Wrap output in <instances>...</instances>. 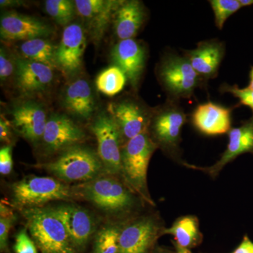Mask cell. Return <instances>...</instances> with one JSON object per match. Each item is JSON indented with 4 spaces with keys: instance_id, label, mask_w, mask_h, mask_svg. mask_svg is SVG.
Returning a JSON list of instances; mask_svg holds the SVG:
<instances>
[{
    "instance_id": "22",
    "label": "cell",
    "mask_w": 253,
    "mask_h": 253,
    "mask_svg": "<svg viewBox=\"0 0 253 253\" xmlns=\"http://www.w3.org/2000/svg\"><path fill=\"white\" fill-rule=\"evenodd\" d=\"M63 103L70 113L83 119H89L95 111L94 95L89 83L78 79L68 84Z\"/></svg>"
},
{
    "instance_id": "37",
    "label": "cell",
    "mask_w": 253,
    "mask_h": 253,
    "mask_svg": "<svg viewBox=\"0 0 253 253\" xmlns=\"http://www.w3.org/2000/svg\"><path fill=\"white\" fill-rule=\"evenodd\" d=\"M174 246H175L176 253H192L190 251L189 249H184L181 248L180 246L176 245L175 243H174Z\"/></svg>"
},
{
    "instance_id": "13",
    "label": "cell",
    "mask_w": 253,
    "mask_h": 253,
    "mask_svg": "<svg viewBox=\"0 0 253 253\" xmlns=\"http://www.w3.org/2000/svg\"><path fill=\"white\" fill-rule=\"evenodd\" d=\"M51 28L44 21L27 15L8 12L0 21V36L6 41H27L45 38L51 34Z\"/></svg>"
},
{
    "instance_id": "30",
    "label": "cell",
    "mask_w": 253,
    "mask_h": 253,
    "mask_svg": "<svg viewBox=\"0 0 253 253\" xmlns=\"http://www.w3.org/2000/svg\"><path fill=\"white\" fill-rule=\"evenodd\" d=\"M220 91L221 93H229L238 98L240 104L248 106L253 113V89L249 86L239 88L236 84L229 85L224 83L220 86Z\"/></svg>"
},
{
    "instance_id": "16",
    "label": "cell",
    "mask_w": 253,
    "mask_h": 253,
    "mask_svg": "<svg viewBox=\"0 0 253 253\" xmlns=\"http://www.w3.org/2000/svg\"><path fill=\"white\" fill-rule=\"evenodd\" d=\"M111 58L116 66L126 75L131 85L136 88L146 65V51L144 46L134 39L120 41L113 48Z\"/></svg>"
},
{
    "instance_id": "26",
    "label": "cell",
    "mask_w": 253,
    "mask_h": 253,
    "mask_svg": "<svg viewBox=\"0 0 253 253\" xmlns=\"http://www.w3.org/2000/svg\"><path fill=\"white\" fill-rule=\"evenodd\" d=\"M44 8L48 15L63 26L72 21L76 11L75 1L70 0H46Z\"/></svg>"
},
{
    "instance_id": "15",
    "label": "cell",
    "mask_w": 253,
    "mask_h": 253,
    "mask_svg": "<svg viewBox=\"0 0 253 253\" xmlns=\"http://www.w3.org/2000/svg\"><path fill=\"white\" fill-rule=\"evenodd\" d=\"M16 61V84L23 94L37 96L49 90L54 78L53 68L22 58Z\"/></svg>"
},
{
    "instance_id": "5",
    "label": "cell",
    "mask_w": 253,
    "mask_h": 253,
    "mask_svg": "<svg viewBox=\"0 0 253 253\" xmlns=\"http://www.w3.org/2000/svg\"><path fill=\"white\" fill-rule=\"evenodd\" d=\"M79 196L105 212L113 214L130 211L135 198L129 187L113 176H99L78 188Z\"/></svg>"
},
{
    "instance_id": "14",
    "label": "cell",
    "mask_w": 253,
    "mask_h": 253,
    "mask_svg": "<svg viewBox=\"0 0 253 253\" xmlns=\"http://www.w3.org/2000/svg\"><path fill=\"white\" fill-rule=\"evenodd\" d=\"M86 46V37L83 27L78 23L68 25L56 53L58 67L66 73L77 72L83 64Z\"/></svg>"
},
{
    "instance_id": "24",
    "label": "cell",
    "mask_w": 253,
    "mask_h": 253,
    "mask_svg": "<svg viewBox=\"0 0 253 253\" xmlns=\"http://www.w3.org/2000/svg\"><path fill=\"white\" fill-rule=\"evenodd\" d=\"M56 49L57 46L45 38L24 41L19 46L22 59L42 63L54 70L59 68L56 63Z\"/></svg>"
},
{
    "instance_id": "32",
    "label": "cell",
    "mask_w": 253,
    "mask_h": 253,
    "mask_svg": "<svg viewBox=\"0 0 253 253\" xmlns=\"http://www.w3.org/2000/svg\"><path fill=\"white\" fill-rule=\"evenodd\" d=\"M16 61H14L12 58L5 51L4 48L1 47L0 50V79L1 82L8 81L12 76L13 73L16 72Z\"/></svg>"
},
{
    "instance_id": "18",
    "label": "cell",
    "mask_w": 253,
    "mask_h": 253,
    "mask_svg": "<svg viewBox=\"0 0 253 253\" xmlns=\"http://www.w3.org/2000/svg\"><path fill=\"white\" fill-rule=\"evenodd\" d=\"M245 153L253 154V117L242 126L233 128L229 132L227 147L217 163L208 168H197L187 165L189 167L206 172L215 177L226 165Z\"/></svg>"
},
{
    "instance_id": "27",
    "label": "cell",
    "mask_w": 253,
    "mask_h": 253,
    "mask_svg": "<svg viewBox=\"0 0 253 253\" xmlns=\"http://www.w3.org/2000/svg\"><path fill=\"white\" fill-rule=\"evenodd\" d=\"M120 230L115 226H106L96 237L94 253H118Z\"/></svg>"
},
{
    "instance_id": "17",
    "label": "cell",
    "mask_w": 253,
    "mask_h": 253,
    "mask_svg": "<svg viewBox=\"0 0 253 253\" xmlns=\"http://www.w3.org/2000/svg\"><path fill=\"white\" fill-rule=\"evenodd\" d=\"M11 115V125L22 137L32 143H38L42 139L48 119L41 105L23 103L13 109Z\"/></svg>"
},
{
    "instance_id": "39",
    "label": "cell",
    "mask_w": 253,
    "mask_h": 253,
    "mask_svg": "<svg viewBox=\"0 0 253 253\" xmlns=\"http://www.w3.org/2000/svg\"><path fill=\"white\" fill-rule=\"evenodd\" d=\"M249 87L253 89V67L251 68V73H250V83Z\"/></svg>"
},
{
    "instance_id": "31",
    "label": "cell",
    "mask_w": 253,
    "mask_h": 253,
    "mask_svg": "<svg viewBox=\"0 0 253 253\" xmlns=\"http://www.w3.org/2000/svg\"><path fill=\"white\" fill-rule=\"evenodd\" d=\"M27 228L21 229L15 240V253H38L36 244L28 234Z\"/></svg>"
},
{
    "instance_id": "1",
    "label": "cell",
    "mask_w": 253,
    "mask_h": 253,
    "mask_svg": "<svg viewBox=\"0 0 253 253\" xmlns=\"http://www.w3.org/2000/svg\"><path fill=\"white\" fill-rule=\"evenodd\" d=\"M26 228L41 253H76L63 223L51 208L22 209Z\"/></svg>"
},
{
    "instance_id": "21",
    "label": "cell",
    "mask_w": 253,
    "mask_h": 253,
    "mask_svg": "<svg viewBox=\"0 0 253 253\" xmlns=\"http://www.w3.org/2000/svg\"><path fill=\"white\" fill-rule=\"evenodd\" d=\"M146 17L144 5L137 0L123 1L113 16L114 30L120 41L134 39Z\"/></svg>"
},
{
    "instance_id": "10",
    "label": "cell",
    "mask_w": 253,
    "mask_h": 253,
    "mask_svg": "<svg viewBox=\"0 0 253 253\" xmlns=\"http://www.w3.org/2000/svg\"><path fill=\"white\" fill-rule=\"evenodd\" d=\"M84 139V131L71 118L53 114L48 118L42 140L49 152L54 153L77 146Z\"/></svg>"
},
{
    "instance_id": "28",
    "label": "cell",
    "mask_w": 253,
    "mask_h": 253,
    "mask_svg": "<svg viewBox=\"0 0 253 253\" xmlns=\"http://www.w3.org/2000/svg\"><path fill=\"white\" fill-rule=\"evenodd\" d=\"M209 2L214 12L216 26L219 30L222 29L231 15L243 7L239 0H211Z\"/></svg>"
},
{
    "instance_id": "29",
    "label": "cell",
    "mask_w": 253,
    "mask_h": 253,
    "mask_svg": "<svg viewBox=\"0 0 253 253\" xmlns=\"http://www.w3.org/2000/svg\"><path fill=\"white\" fill-rule=\"evenodd\" d=\"M0 211V249L1 252H6L10 229L12 227L16 217L12 211L4 204H1Z\"/></svg>"
},
{
    "instance_id": "9",
    "label": "cell",
    "mask_w": 253,
    "mask_h": 253,
    "mask_svg": "<svg viewBox=\"0 0 253 253\" xmlns=\"http://www.w3.org/2000/svg\"><path fill=\"white\" fill-rule=\"evenodd\" d=\"M51 208L63 223L74 249L82 251L95 231L94 218L90 213L72 204L59 205Z\"/></svg>"
},
{
    "instance_id": "36",
    "label": "cell",
    "mask_w": 253,
    "mask_h": 253,
    "mask_svg": "<svg viewBox=\"0 0 253 253\" xmlns=\"http://www.w3.org/2000/svg\"><path fill=\"white\" fill-rule=\"evenodd\" d=\"M21 4L23 3L19 1H6V0L0 1L1 6H15V5H21Z\"/></svg>"
},
{
    "instance_id": "34",
    "label": "cell",
    "mask_w": 253,
    "mask_h": 253,
    "mask_svg": "<svg viewBox=\"0 0 253 253\" xmlns=\"http://www.w3.org/2000/svg\"><path fill=\"white\" fill-rule=\"evenodd\" d=\"M11 125L9 121L1 116L0 120V140L1 142L6 143L9 146L11 143Z\"/></svg>"
},
{
    "instance_id": "3",
    "label": "cell",
    "mask_w": 253,
    "mask_h": 253,
    "mask_svg": "<svg viewBox=\"0 0 253 253\" xmlns=\"http://www.w3.org/2000/svg\"><path fill=\"white\" fill-rule=\"evenodd\" d=\"M41 167L64 182H87L104 171L97 153L78 145L65 150L54 161Z\"/></svg>"
},
{
    "instance_id": "19",
    "label": "cell",
    "mask_w": 253,
    "mask_h": 253,
    "mask_svg": "<svg viewBox=\"0 0 253 253\" xmlns=\"http://www.w3.org/2000/svg\"><path fill=\"white\" fill-rule=\"evenodd\" d=\"M224 53V44L217 40H212L201 42L194 49L186 51L185 57L196 72L203 79L208 80L217 76Z\"/></svg>"
},
{
    "instance_id": "7",
    "label": "cell",
    "mask_w": 253,
    "mask_h": 253,
    "mask_svg": "<svg viewBox=\"0 0 253 253\" xmlns=\"http://www.w3.org/2000/svg\"><path fill=\"white\" fill-rule=\"evenodd\" d=\"M91 129L97 141L98 156L109 175L121 173V131L110 114L101 113L95 120Z\"/></svg>"
},
{
    "instance_id": "40",
    "label": "cell",
    "mask_w": 253,
    "mask_h": 253,
    "mask_svg": "<svg viewBox=\"0 0 253 253\" xmlns=\"http://www.w3.org/2000/svg\"><path fill=\"white\" fill-rule=\"evenodd\" d=\"M156 253H169L167 252V251H158V252H156Z\"/></svg>"
},
{
    "instance_id": "12",
    "label": "cell",
    "mask_w": 253,
    "mask_h": 253,
    "mask_svg": "<svg viewBox=\"0 0 253 253\" xmlns=\"http://www.w3.org/2000/svg\"><path fill=\"white\" fill-rule=\"evenodd\" d=\"M109 111L126 142L148 130L152 116L139 102L131 99L111 104Z\"/></svg>"
},
{
    "instance_id": "23",
    "label": "cell",
    "mask_w": 253,
    "mask_h": 253,
    "mask_svg": "<svg viewBox=\"0 0 253 253\" xmlns=\"http://www.w3.org/2000/svg\"><path fill=\"white\" fill-rule=\"evenodd\" d=\"M162 234L174 236L175 244L186 249L196 247L202 241L199 219L196 216L178 218L170 227L165 229Z\"/></svg>"
},
{
    "instance_id": "33",
    "label": "cell",
    "mask_w": 253,
    "mask_h": 253,
    "mask_svg": "<svg viewBox=\"0 0 253 253\" xmlns=\"http://www.w3.org/2000/svg\"><path fill=\"white\" fill-rule=\"evenodd\" d=\"M13 168L12 149L11 146H5L0 150V173L8 175Z\"/></svg>"
},
{
    "instance_id": "25",
    "label": "cell",
    "mask_w": 253,
    "mask_h": 253,
    "mask_svg": "<svg viewBox=\"0 0 253 253\" xmlns=\"http://www.w3.org/2000/svg\"><path fill=\"white\" fill-rule=\"evenodd\" d=\"M126 80L125 73L115 65L100 73L96 78V87L102 94L115 96L124 89Z\"/></svg>"
},
{
    "instance_id": "35",
    "label": "cell",
    "mask_w": 253,
    "mask_h": 253,
    "mask_svg": "<svg viewBox=\"0 0 253 253\" xmlns=\"http://www.w3.org/2000/svg\"><path fill=\"white\" fill-rule=\"evenodd\" d=\"M231 253H253V243L249 236H245L242 242Z\"/></svg>"
},
{
    "instance_id": "38",
    "label": "cell",
    "mask_w": 253,
    "mask_h": 253,
    "mask_svg": "<svg viewBox=\"0 0 253 253\" xmlns=\"http://www.w3.org/2000/svg\"><path fill=\"white\" fill-rule=\"evenodd\" d=\"M242 6H250L253 4V0H239Z\"/></svg>"
},
{
    "instance_id": "2",
    "label": "cell",
    "mask_w": 253,
    "mask_h": 253,
    "mask_svg": "<svg viewBox=\"0 0 253 253\" xmlns=\"http://www.w3.org/2000/svg\"><path fill=\"white\" fill-rule=\"evenodd\" d=\"M157 148L146 130L126 142L121 157V173L128 187L151 205L154 203L148 190L147 170L151 156Z\"/></svg>"
},
{
    "instance_id": "8",
    "label": "cell",
    "mask_w": 253,
    "mask_h": 253,
    "mask_svg": "<svg viewBox=\"0 0 253 253\" xmlns=\"http://www.w3.org/2000/svg\"><path fill=\"white\" fill-rule=\"evenodd\" d=\"M186 122V116L181 107L172 101L165 104L151 116L149 126L153 140L166 151H176L180 142L181 129Z\"/></svg>"
},
{
    "instance_id": "11",
    "label": "cell",
    "mask_w": 253,
    "mask_h": 253,
    "mask_svg": "<svg viewBox=\"0 0 253 253\" xmlns=\"http://www.w3.org/2000/svg\"><path fill=\"white\" fill-rule=\"evenodd\" d=\"M159 231L153 218L143 217L120 230L118 253H149Z\"/></svg>"
},
{
    "instance_id": "20",
    "label": "cell",
    "mask_w": 253,
    "mask_h": 253,
    "mask_svg": "<svg viewBox=\"0 0 253 253\" xmlns=\"http://www.w3.org/2000/svg\"><path fill=\"white\" fill-rule=\"evenodd\" d=\"M192 122L206 135L226 134L231 129V109L213 102L200 104L193 113Z\"/></svg>"
},
{
    "instance_id": "4",
    "label": "cell",
    "mask_w": 253,
    "mask_h": 253,
    "mask_svg": "<svg viewBox=\"0 0 253 253\" xmlns=\"http://www.w3.org/2000/svg\"><path fill=\"white\" fill-rule=\"evenodd\" d=\"M13 201L18 207L42 208L54 201H71L79 196L62 181L48 176H29L11 186Z\"/></svg>"
},
{
    "instance_id": "6",
    "label": "cell",
    "mask_w": 253,
    "mask_h": 253,
    "mask_svg": "<svg viewBox=\"0 0 253 253\" xmlns=\"http://www.w3.org/2000/svg\"><path fill=\"white\" fill-rule=\"evenodd\" d=\"M160 81L173 99H189L204 79L185 56L166 55L158 70Z\"/></svg>"
}]
</instances>
